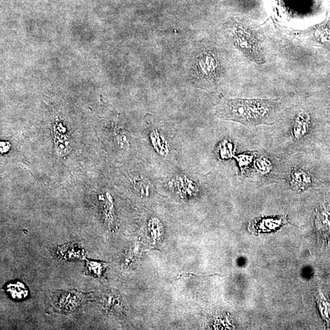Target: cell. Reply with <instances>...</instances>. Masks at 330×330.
<instances>
[{"label":"cell","instance_id":"9c48e42d","mask_svg":"<svg viewBox=\"0 0 330 330\" xmlns=\"http://www.w3.org/2000/svg\"><path fill=\"white\" fill-rule=\"evenodd\" d=\"M56 254L59 259L72 261L84 258L85 252L78 244L71 243L57 248Z\"/></svg>","mask_w":330,"mask_h":330},{"label":"cell","instance_id":"277c9868","mask_svg":"<svg viewBox=\"0 0 330 330\" xmlns=\"http://www.w3.org/2000/svg\"><path fill=\"white\" fill-rule=\"evenodd\" d=\"M215 47L200 54L196 68L200 84L211 90H217L231 77L232 69L229 57L225 51Z\"/></svg>","mask_w":330,"mask_h":330},{"label":"cell","instance_id":"7c38bea8","mask_svg":"<svg viewBox=\"0 0 330 330\" xmlns=\"http://www.w3.org/2000/svg\"><path fill=\"white\" fill-rule=\"evenodd\" d=\"M107 267V262L86 259L85 274L94 278H100L102 277Z\"/></svg>","mask_w":330,"mask_h":330},{"label":"cell","instance_id":"3957f363","mask_svg":"<svg viewBox=\"0 0 330 330\" xmlns=\"http://www.w3.org/2000/svg\"><path fill=\"white\" fill-rule=\"evenodd\" d=\"M280 71L282 80L286 86L302 87L314 77L313 47L305 45L290 33L280 30Z\"/></svg>","mask_w":330,"mask_h":330},{"label":"cell","instance_id":"5b68a950","mask_svg":"<svg viewBox=\"0 0 330 330\" xmlns=\"http://www.w3.org/2000/svg\"><path fill=\"white\" fill-rule=\"evenodd\" d=\"M51 297V309L60 314H69L78 309L90 298V294L76 290L57 291Z\"/></svg>","mask_w":330,"mask_h":330},{"label":"cell","instance_id":"9a60e30c","mask_svg":"<svg viewBox=\"0 0 330 330\" xmlns=\"http://www.w3.org/2000/svg\"><path fill=\"white\" fill-rule=\"evenodd\" d=\"M255 152L253 153H248L246 154H243L240 155L238 158L240 163V166L242 170H245L249 167L251 163L252 162L254 157H255Z\"/></svg>","mask_w":330,"mask_h":330},{"label":"cell","instance_id":"8fae6325","mask_svg":"<svg viewBox=\"0 0 330 330\" xmlns=\"http://www.w3.org/2000/svg\"><path fill=\"white\" fill-rule=\"evenodd\" d=\"M316 227L317 233L322 238L327 236L330 232V211L323 209L317 215L316 219Z\"/></svg>","mask_w":330,"mask_h":330},{"label":"cell","instance_id":"6da1fadb","mask_svg":"<svg viewBox=\"0 0 330 330\" xmlns=\"http://www.w3.org/2000/svg\"><path fill=\"white\" fill-rule=\"evenodd\" d=\"M221 33L236 51L245 80L253 87H283L280 71V30L246 17L224 22Z\"/></svg>","mask_w":330,"mask_h":330},{"label":"cell","instance_id":"4fadbf2b","mask_svg":"<svg viewBox=\"0 0 330 330\" xmlns=\"http://www.w3.org/2000/svg\"><path fill=\"white\" fill-rule=\"evenodd\" d=\"M317 303L322 318L325 320L328 326L330 327V302L328 298L325 297L324 294L320 293L317 297Z\"/></svg>","mask_w":330,"mask_h":330},{"label":"cell","instance_id":"52a82bcc","mask_svg":"<svg viewBox=\"0 0 330 330\" xmlns=\"http://www.w3.org/2000/svg\"><path fill=\"white\" fill-rule=\"evenodd\" d=\"M286 215L275 217L256 218L250 223V229L253 233H271L287 224Z\"/></svg>","mask_w":330,"mask_h":330},{"label":"cell","instance_id":"ba28073f","mask_svg":"<svg viewBox=\"0 0 330 330\" xmlns=\"http://www.w3.org/2000/svg\"><path fill=\"white\" fill-rule=\"evenodd\" d=\"M312 176L300 168H294L291 173V186L295 191L302 192L309 188L312 183Z\"/></svg>","mask_w":330,"mask_h":330},{"label":"cell","instance_id":"7a4b0ae2","mask_svg":"<svg viewBox=\"0 0 330 330\" xmlns=\"http://www.w3.org/2000/svg\"><path fill=\"white\" fill-rule=\"evenodd\" d=\"M288 100L278 98H223L215 107L219 119L252 128L274 125L281 118Z\"/></svg>","mask_w":330,"mask_h":330},{"label":"cell","instance_id":"30bf717a","mask_svg":"<svg viewBox=\"0 0 330 330\" xmlns=\"http://www.w3.org/2000/svg\"><path fill=\"white\" fill-rule=\"evenodd\" d=\"M5 290L12 299L24 300L29 296V290L23 282L18 281H11L6 285Z\"/></svg>","mask_w":330,"mask_h":330},{"label":"cell","instance_id":"5bb4252c","mask_svg":"<svg viewBox=\"0 0 330 330\" xmlns=\"http://www.w3.org/2000/svg\"><path fill=\"white\" fill-rule=\"evenodd\" d=\"M255 167L259 172L262 174H267L272 169L271 161L264 155H260L256 158Z\"/></svg>","mask_w":330,"mask_h":330},{"label":"cell","instance_id":"8992f818","mask_svg":"<svg viewBox=\"0 0 330 330\" xmlns=\"http://www.w3.org/2000/svg\"><path fill=\"white\" fill-rule=\"evenodd\" d=\"M294 106L288 107L287 101L286 109L293 116L292 135L295 140L298 141L308 132L312 126V116L310 110L303 102L296 104Z\"/></svg>","mask_w":330,"mask_h":330}]
</instances>
